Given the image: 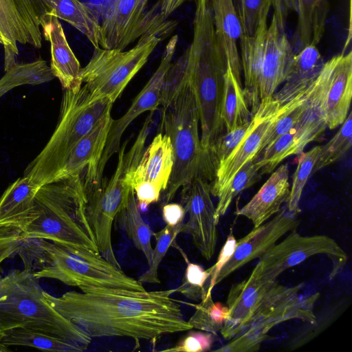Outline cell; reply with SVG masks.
<instances>
[{
    "mask_svg": "<svg viewBox=\"0 0 352 352\" xmlns=\"http://www.w3.org/2000/svg\"><path fill=\"white\" fill-rule=\"evenodd\" d=\"M175 289L136 292L86 287L56 297L44 291L47 302L91 338L127 337L155 340L192 329L184 319Z\"/></svg>",
    "mask_w": 352,
    "mask_h": 352,
    "instance_id": "obj_1",
    "label": "cell"
},
{
    "mask_svg": "<svg viewBox=\"0 0 352 352\" xmlns=\"http://www.w3.org/2000/svg\"><path fill=\"white\" fill-rule=\"evenodd\" d=\"M194 1L193 37L188 48L186 67L199 111L204 177L212 180L214 152L226 133L221 104L227 64L215 35L210 0Z\"/></svg>",
    "mask_w": 352,
    "mask_h": 352,
    "instance_id": "obj_2",
    "label": "cell"
},
{
    "mask_svg": "<svg viewBox=\"0 0 352 352\" xmlns=\"http://www.w3.org/2000/svg\"><path fill=\"white\" fill-rule=\"evenodd\" d=\"M188 49L172 63L162 85L160 132L170 138L173 166L162 194L164 204L194 178H204V160L199 132V111L194 88L187 72Z\"/></svg>",
    "mask_w": 352,
    "mask_h": 352,
    "instance_id": "obj_3",
    "label": "cell"
},
{
    "mask_svg": "<svg viewBox=\"0 0 352 352\" xmlns=\"http://www.w3.org/2000/svg\"><path fill=\"white\" fill-rule=\"evenodd\" d=\"M24 270L38 280L52 278L78 287H103L146 291L142 283L98 252L63 245L39 238H25L16 252Z\"/></svg>",
    "mask_w": 352,
    "mask_h": 352,
    "instance_id": "obj_4",
    "label": "cell"
},
{
    "mask_svg": "<svg viewBox=\"0 0 352 352\" xmlns=\"http://www.w3.org/2000/svg\"><path fill=\"white\" fill-rule=\"evenodd\" d=\"M85 204L82 174L47 183L37 190L17 228L25 238L98 252L85 219Z\"/></svg>",
    "mask_w": 352,
    "mask_h": 352,
    "instance_id": "obj_5",
    "label": "cell"
},
{
    "mask_svg": "<svg viewBox=\"0 0 352 352\" xmlns=\"http://www.w3.org/2000/svg\"><path fill=\"white\" fill-rule=\"evenodd\" d=\"M271 3L263 8L257 28L251 36L243 34L239 39V55L244 77L243 94L252 117L260 104L273 97L284 82L294 50L285 31L274 17L267 25Z\"/></svg>",
    "mask_w": 352,
    "mask_h": 352,
    "instance_id": "obj_6",
    "label": "cell"
},
{
    "mask_svg": "<svg viewBox=\"0 0 352 352\" xmlns=\"http://www.w3.org/2000/svg\"><path fill=\"white\" fill-rule=\"evenodd\" d=\"M113 104L106 98L94 100L82 85L76 89H65L57 126L23 176L38 188L50 182L72 149L111 111Z\"/></svg>",
    "mask_w": 352,
    "mask_h": 352,
    "instance_id": "obj_7",
    "label": "cell"
},
{
    "mask_svg": "<svg viewBox=\"0 0 352 352\" xmlns=\"http://www.w3.org/2000/svg\"><path fill=\"white\" fill-rule=\"evenodd\" d=\"M6 276V295L0 300V329L25 327L44 331L86 348L92 338L56 311L45 299L38 280L16 270Z\"/></svg>",
    "mask_w": 352,
    "mask_h": 352,
    "instance_id": "obj_8",
    "label": "cell"
},
{
    "mask_svg": "<svg viewBox=\"0 0 352 352\" xmlns=\"http://www.w3.org/2000/svg\"><path fill=\"white\" fill-rule=\"evenodd\" d=\"M173 26L164 22L148 30L128 51L94 48L90 60L80 71L81 81L92 98H106L114 103L147 62L163 34Z\"/></svg>",
    "mask_w": 352,
    "mask_h": 352,
    "instance_id": "obj_9",
    "label": "cell"
},
{
    "mask_svg": "<svg viewBox=\"0 0 352 352\" xmlns=\"http://www.w3.org/2000/svg\"><path fill=\"white\" fill-rule=\"evenodd\" d=\"M318 254H326L331 260V276L344 266L348 258L343 249L329 236H302L294 228L281 242L259 257L250 275L261 281H275L286 270Z\"/></svg>",
    "mask_w": 352,
    "mask_h": 352,
    "instance_id": "obj_10",
    "label": "cell"
},
{
    "mask_svg": "<svg viewBox=\"0 0 352 352\" xmlns=\"http://www.w3.org/2000/svg\"><path fill=\"white\" fill-rule=\"evenodd\" d=\"M352 97V52L336 55L324 62L311 90V98L330 129L346 118Z\"/></svg>",
    "mask_w": 352,
    "mask_h": 352,
    "instance_id": "obj_11",
    "label": "cell"
},
{
    "mask_svg": "<svg viewBox=\"0 0 352 352\" xmlns=\"http://www.w3.org/2000/svg\"><path fill=\"white\" fill-rule=\"evenodd\" d=\"M303 284L286 287L273 282L248 326L243 331L261 341L276 325L292 319L310 324L316 322L314 314L315 302L320 294H300Z\"/></svg>",
    "mask_w": 352,
    "mask_h": 352,
    "instance_id": "obj_12",
    "label": "cell"
},
{
    "mask_svg": "<svg viewBox=\"0 0 352 352\" xmlns=\"http://www.w3.org/2000/svg\"><path fill=\"white\" fill-rule=\"evenodd\" d=\"M149 0H113L100 23L99 45L123 51L148 30L164 23L160 14L146 12Z\"/></svg>",
    "mask_w": 352,
    "mask_h": 352,
    "instance_id": "obj_13",
    "label": "cell"
},
{
    "mask_svg": "<svg viewBox=\"0 0 352 352\" xmlns=\"http://www.w3.org/2000/svg\"><path fill=\"white\" fill-rule=\"evenodd\" d=\"M178 41L177 35L169 40L165 47L160 65L147 83L136 96L131 107L119 119L112 120L106 144L98 162L94 184H99L111 157L119 151L122 136L129 124L140 114L153 112L160 104L162 85L165 76L172 64Z\"/></svg>",
    "mask_w": 352,
    "mask_h": 352,
    "instance_id": "obj_14",
    "label": "cell"
},
{
    "mask_svg": "<svg viewBox=\"0 0 352 352\" xmlns=\"http://www.w3.org/2000/svg\"><path fill=\"white\" fill-rule=\"evenodd\" d=\"M181 204L188 218L183 223L180 232L190 234L201 256L210 260L216 248L219 220L208 181L198 176L182 186Z\"/></svg>",
    "mask_w": 352,
    "mask_h": 352,
    "instance_id": "obj_15",
    "label": "cell"
},
{
    "mask_svg": "<svg viewBox=\"0 0 352 352\" xmlns=\"http://www.w3.org/2000/svg\"><path fill=\"white\" fill-rule=\"evenodd\" d=\"M297 214L284 207L271 220L236 241L234 254L220 271L215 285L246 263L261 256L282 236L296 228L299 224Z\"/></svg>",
    "mask_w": 352,
    "mask_h": 352,
    "instance_id": "obj_16",
    "label": "cell"
},
{
    "mask_svg": "<svg viewBox=\"0 0 352 352\" xmlns=\"http://www.w3.org/2000/svg\"><path fill=\"white\" fill-rule=\"evenodd\" d=\"M113 118L107 113L72 149L50 182L82 175L85 183H94Z\"/></svg>",
    "mask_w": 352,
    "mask_h": 352,
    "instance_id": "obj_17",
    "label": "cell"
},
{
    "mask_svg": "<svg viewBox=\"0 0 352 352\" xmlns=\"http://www.w3.org/2000/svg\"><path fill=\"white\" fill-rule=\"evenodd\" d=\"M273 282L261 281L250 275L231 287L226 300L228 316L220 331L226 340H230L248 326Z\"/></svg>",
    "mask_w": 352,
    "mask_h": 352,
    "instance_id": "obj_18",
    "label": "cell"
},
{
    "mask_svg": "<svg viewBox=\"0 0 352 352\" xmlns=\"http://www.w3.org/2000/svg\"><path fill=\"white\" fill-rule=\"evenodd\" d=\"M0 35L5 51V71L15 63L17 43L42 46V32L25 13L17 0H0Z\"/></svg>",
    "mask_w": 352,
    "mask_h": 352,
    "instance_id": "obj_19",
    "label": "cell"
},
{
    "mask_svg": "<svg viewBox=\"0 0 352 352\" xmlns=\"http://www.w3.org/2000/svg\"><path fill=\"white\" fill-rule=\"evenodd\" d=\"M287 104L280 106L274 97L260 122L242 140L236 148L218 167L210 184L211 195L217 197L241 166L256 155L270 125L283 111Z\"/></svg>",
    "mask_w": 352,
    "mask_h": 352,
    "instance_id": "obj_20",
    "label": "cell"
},
{
    "mask_svg": "<svg viewBox=\"0 0 352 352\" xmlns=\"http://www.w3.org/2000/svg\"><path fill=\"white\" fill-rule=\"evenodd\" d=\"M41 28L46 41L50 43V69L63 88L76 89L82 86L80 63L67 41L58 19L46 14L41 21Z\"/></svg>",
    "mask_w": 352,
    "mask_h": 352,
    "instance_id": "obj_21",
    "label": "cell"
},
{
    "mask_svg": "<svg viewBox=\"0 0 352 352\" xmlns=\"http://www.w3.org/2000/svg\"><path fill=\"white\" fill-rule=\"evenodd\" d=\"M173 161L170 138L159 133L144 148L137 164L127 173L126 181L131 188L141 182H150L163 192L171 175Z\"/></svg>",
    "mask_w": 352,
    "mask_h": 352,
    "instance_id": "obj_22",
    "label": "cell"
},
{
    "mask_svg": "<svg viewBox=\"0 0 352 352\" xmlns=\"http://www.w3.org/2000/svg\"><path fill=\"white\" fill-rule=\"evenodd\" d=\"M289 188V167L284 164L272 172L260 190L236 214L248 218L254 228H257L281 210L282 205L287 201Z\"/></svg>",
    "mask_w": 352,
    "mask_h": 352,
    "instance_id": "obj_23",
    "label": "cell"
},
{
    "mask_svg": "<svg viewBox=\"0 0 352 352\" xmlns=\"http://www.w3.org/2000/svg\"><path fill=\"white\" fill-rule=\"evenodd\" d=\"M210 1L215 35L225 55L227 67L242 85L238 44L243 32L233 0Z\"/></svg>",
    "mask_w": 352,
    "mask_h": 352,
    "instance_id": "obj_24",
    "label": "cell"
},
{
    "mask_svg": "<svg viewBox=\"0 0 352 352\" xmlns=\"http://www.w3.org/2000/svg\"><path fill=\"white\" fill-rule=\"evenodd\" d=\"M324 63L315 45H308L295 53L285 84L274 98L282 106L305 92L317 78Z\"/></svg>",
    "mask_w": 352,
    "mask_h": 352,
    "instance_id": "obj_25",
    "label": "cell"
},
{
    "mask_svg": "<svg viewBox=\"0 0 352 352\" xmlns=\"http://www.w3.org/2000/svg\"><path fill=\"white\" fill-rule=\"evenodd\" d=\"M297 25L292 45L294 52L305 46L317 45L325 28L329 0H296Z\"/></svg>",
    "mask_w": 352,
    "mask_h": 352,
    "instance_id": "obj_26",
    "label": "cell"
},
{
    "mask_svg": "<svg viewBox=\"0 0 352 352\" xmlns=\"http://www.w3.org/2000/svg\"><path fill=\"white\" fill-rule=\"evenodd\" d=\"M48 14L60 19L83 34L94 48L100 47V22L96 14L78 0H42Z\"/></svg>",
    "mask_w": 352,
    "mask_h": 352,
    "instance_id": "obj_27",
    "label": "cell"
},
{
    "mask_svg": "<svg viewBox=\"0 0 352 352\" xmlns=\"http://www.w3.org/2000/svg\"><path fill=\"white\" fill-rule=\"evenodd\" d=\"M311 142L313 139L298 121L294 128L277 138L254 157L255 164L261 175L272 173L285 158L300 154Z\"/></svg>",
    "mask_w": 352,
    "mask_h": 352,
    "instance_id": "obj_28",
    "label": "cell"
},
{
    "mask_svg": "<svg viewBox=\"0 0 352 352\" xmlns=\"http://www.w3.org/2000/svg\"><path fill=\"white\" fill-rule=\"evenodd\" d=\"M38 188L25 176L12 183L0 197V226L17 228L30 210Z\"/></svg>",
    "mask_w": 352,
    "mask_h": 352,
    "instance_id": "obj_29",
    "label": "cell"
},
{
    "mask_svg": "<svg viewBox=\"0 0 352 352\" xmlns=\"http://www.w3.org/2000/svg\"><path fill=\"white\" fill-rule=\"evenodd\" d=\"M0 342L7 346H22L41 350L58 352H81L86 347L42 331L14 327L1 331Z\"/></svg>",
    "mask_w": 352,
    "mask_h": 352,
    "instance_id": "obj_30",
    "label": "cell"
},
{
    "mask_svg": "<svg viewBox=\"0 0 352 352\" xmlns=\"http://www.w3.org/2000/svg\"><path fill=\"white\" fill-rule=\"evenodd\" d=\"M221 118L226 133L248 122L252 118L250 109L245 98L242 85L227 67L224 74L223 91L221 104Z\"/></svg>",
    "mask_w": 352,
    "mask_h": 352,
    "instance_id": "obj_31",
    "label": "cell"
},
{
    "mask_svg": "<svg viewBox=\"0 0 352 352\" xmlns=\"http://www.w3.org/2000/svg\"><path fill=\"white\" fill-rule=\"evenodd\" d=\"M116 219H118L120 226L133 245L144 254L148 264H149L153 250L151 238L153 236L154 232L140 214L135 192L132 188L126 204L117 214Z\"/></svg>",
    "mask_w": 352,
    "mask_h": 352,
    "instance_id": "obj_32",
    "label": "cell"
},
{
    "mask_svg": "<svg viewBox=\"0 0 352 352\" xmlns=\"http://www.w3.org/2000/svg\"><path fill=\"white\" fill-rule=\"evenodd\" d=\"M54 78L50 67L43 59L28 63H16L0 78V98L16 87L37 85L47 82Z\"/></svg>",
    "mask_w": 352,
    "mask_h": 352,
    "instance_id": "obj_33",
    "label": "cell"
},
{
    "mask_svg": "<svg viewBox=\"0 0 352 352\" xmlns=\"http://www.w3.org/2000/svg\"><path fill=\"white\" fill-rule=\"evenodd\" d=\"M312 85L305 92L289 102L283 111L270 125L255 157L277 138L288 132L296 125L307 107L309 94Z\"/></svg>",
    "mask_w": 352,
    "mask_h": 352,
    "instance_id": "obj_34",
    "label": "cell"
},
{
    "mask_svg": "<svg viewBox=\"0 0 352 352\" xmlns=\"http://www.w3.org/2000/svg\"><path fill=\"white\" fill-rule=\"evenodd\" d=\"M259 168L255 164L254 157L245 162L234 175L228 184L219 192V201L216 207L217 219L223 216L234 197L243 190L252 186L261 178Z\"/></svg>",
    "mask_w": 352,
    "mask_h": 352,
    "instance_id": "obj_35",
    "label": "cell"
},
{
    "mask_svg": "<svg viewBox=\"0 0 352 352\" xmlns=\"http://www.w3.org/2000/svg\"><path fill=\"white\" fill-rule=\"evenodd\" d=\"M195 311L188 320L192 329L207 331L216 335L223 328L228 316L229 309L227 305L220 302H214L211 294L199 304L193 305Z\"/></svg>",
    "mask_w": 352,
    "mask_h": 352,
    "instance_id": "obj_36",
    "label": "cell"
},
{
    "mask_svg": "<svg viewBox=\"0 0 352 352\" xmlns=\"http://www.w3.org/2000/svg\"><path fill=\"white\" fill-rule=\"evenodd\" d=\"M171 246L179 250L187 263L182 283L175 288V292L180 293L190 300L200 302L206 297L208 292L211 268L205 270L200 265L189 261L186 254L175 241Z\"/></svg>",
    "mask_w": 352,
    "mask_h": 352,
    "instance_id": "obj_37",
    "label": "cell"
},
{
    "mask_svg": "<svg viewBox=\"0 0 352 352\" xmlns=\"http://www.w3.org/2000/svg\"><path fill=\"white\" fill-rule=\"evenodd\" d=\"M352 144V113L349 112L341 127L334 136L321 146L313 174L340 160L351 148Z\"/></svg>",
    "mask_w": 352,
    "mask_h": 352,
    "instance_id": "obj_38",
    "label": "cell"
},
{
    "mask_svg": "<svg viewBox=\"0 0 352 352\" xmlns=\"http://www.w3.org/2000/svg\"><path fill=\"white\" fill-rule=\"evenodd\" d=\"M320 147L321 146H316L309 151L300 154L286 206L291 212L298 214L300 212V197L308 179L313 175Z\"/></svg>",
    "mask_w": 352,
    "mask_h": 352,
    "instance_id": "obj_39",
    "label": "cell"
},
{
    "mask_svg": "<svg viewBox=\"0 0 352 352\" xmlns=\"http://www.w3.org/2000/svg\"><path fill=\"white\" fill-rule=\"evenodd\" d=\"M182 224L175 226L166 225L163 229L154 233L153 236L155 239V246L153 250L148 268L139 277L138 280L140 283H160L158 277L159 266L177 236L180 233Z\"/></svg>",
    "mask_w": 352,
    "mask_h": 352,
    "instance_id": "obj_40",
    "label": "cell"
},
{
    "mask_svg": "<svg viewBox=\"0 0 352 352\" xmlns=\"http://www.w3.org/2000/svg\"><path fill=\"white\" fill-rule=\"evenodd\" d=\"M243 32L247 36L252 35L258 23L261 13L270 0H233Z\"/></svg>",
    "mask_w": 352,
    "mask_h": 352,
    "instance_id": "obj_41",
    "label": "cell"
},
{
    "mask_svg": "<svg viewBox=\"0 0 352 352\" xmlns=\"http://www.w3.org/2000/svg\"><path fill=\"white\" fill-rule=\"evenodd\" d=\"M214 334L204 331H190L174 346L164 349L168 352H205L210 351Z\"/></svg>",
    "mask_w": 352,
    "mask_h": 352,
    "instance_id": "obj_42",
    "label": "cell"
},
{
    "mask_svg": "<svg viewBox=\"0 0 352 352\" xmlns=\"http://www.w3.org/2000/svg\"><path fill=\"white\" fill-rule=\"evenodd\" d=\"M236 244V240L232 232L230 231L228 234L227 239L222 246L219 256L217 257V260L214 265L210 267L212 270V273L209 279V285L207 294H211L212 290L215 286V281L217 278L223 267V266L228 262L230 258L232 256Z\"/></svg>",
    "mask_w": 352,
    "mask_h": 352,
    "instance_id": "obj_43",
    "label": "cell"
},
{
    "mask_svg": "<svg viewBox=\"0 0 352 352\" xmlns=\"http://www.w3.org/2000/svg\"><path fill=\"white\" fill-rule=\"evenodd\" d=\"M273 8V17L279 28L285 31L289 14L296 11V0H270Z\"/></svg>",
    "mask_w": 352,
    "mask_h": 352,
    "instance_id": "obj_44",
    "label": "cell"
},
{
    "mask_svg": "<svg viewBox=\"0 0 352 352\" xmlns=\"http://www.w3.org/2000/svg\"><path fill=\"white\" fill-rule=\"evenodd\" d=\"M25 236L19 231L11 236L0 239V272L1 263L16 254Z\"/></svg>",
    "mask_w": 352,
    "mask_h": 352,
    "instance_id": "obj_45",
    "label": "cell"
},
{
    "mask_svg": "<svg viewBox=\"0 0 352 352\" xmlns=\"http://www.w3.org/2000/svg\"><path fill=\"white\" fill-rule=\"evenodd\" d=\"M162 219L168 226H175L184 223L186 214L184 206L177 203H166L162 207Z\"/></svg>",
    "mask_w": 352,
    "mask_h": 352,
    "instance_id": "obj_46",
    "label": "cell"
},
{
    "mask_svg": "<svg viewBox=\"0 0 352 352\" xmlns=\"http://www.w3.org/2000/svg\"><path fill=\"white\" fill-rule=\"evenodd\" d=\"M187 1L194 0H159L160 14L164 19H167L175 10Z\"/></svg>",
    "mask_w": 352,
    "mask_h": 352,
    "instance_id": "obj_47",
    "label": "cell"
},
{
    "mask_svg": "<svg viewBox=\"0 0 352 352\" xmlns=\"http://www.w3.org/2000/svg\"><path fill=\"white\" fill-rule=\"evenodd\" d=\"M0 43L3 45V40H2V37L1 36V35H0Z\"/></svg>",
    "mask_w": 352,
    "mask_h": 352,
    "instance_id": "obj_48",
    "label": "cell"
}]
</instances>
